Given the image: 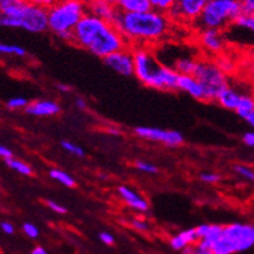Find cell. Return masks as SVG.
I'll list each match as a JSON object with an SVG mask.
<instances>
[{
	"mask_svg": "<svg viewBox=\"0 0 254 254\" xmlns=\"http://www.w3.org/2000/svg\"><path fill=\"white\" fill-rule=\"evenodd\" d=\"M104 64L114 71L115 73L124 77H130L134 75V53L133 48L126 47L117 51L104 59Z\"/></svg>",
	"mask_w": 254,
	"mask_h": 254,
	"instance_id": "11",
	"label": "cell"
},
{
	"mask_svg": "<svg viewBox=\"0 0 254 254\" xmlns=\"http://www.w3.org/2000/svg\"><path fill=\"white\" fill-rule=\"evenodd\" d=\"M200 179H201V181L206 182V184H216V182L220 181L221 177L220 175L215 172H204L200 175Z\"/></svg>",
	"mask_w": 254,
	"mask_h": 254,
	"instance_id": "33",
	"label": "cell"
},
{
	"mask_svg": "<svg viewBox=\"0 0 254 254\" xmlns=\"http://www.w3.org/2000/svg\"><path fill=\"white\" fill-rule=\"evenodd\" d=\"M134 76L144 86L161 91H177L180 73L162 64L149 46H134Z\"/></svg>",
	"mask_w": 254,
	"mask_h": 254,
	"instance_id": "3",
	"label": "cell"
},
{
	"mask_svg": "<svg viewBox=\"0 0 254 254\" xmlns=\"http://www.w3.org/2000/svg\"><path fill=\"white\" fill-rule=\"evenodd\" d=\"M198 60L192 57L191 55H186V56L181 57L176 64H173V70L177 71L180 75H193L197 67Z\"/></svg>",
	"mask_w": 254,
	"mask_h": 254,
	"instance_id": "21",
	"label": "cell"
},
{
	"mask_svg": "<svg viewBox=\"0 0 254 254\" xmlns=\"http://www.w3.org/2000/svg\"><path fill=\"white\" fill-rule=\"evenodd\" d=\"M100 239H101V242H103V243L108 244V246H109V244L114 243V237H113L110 233H106V232L100 233Z\"/></svg>",
	"mask_w": 254,
	"mask_h": 254,
	"instance_id": "41",
	"label": "cell"
},
{
	"mask_svg": "<svg viewBox=\"0 0 254 254\" xmlns=\"http://www.w3.org/2000/svg\"><path fill=\"white\" fill-rule=\"evenodd\" d=\"M87 10L95 17L110 23H115L118 15H119V10L117 6L103 3V1H96V0H90L87 3Z\"/></svg>",
	"mask_w": 254,
	"mask_h": 254,
	"instance_id": "17",
	"label": "cell"
},
{
	"mask_svg": "<svg viewBox=\"0 0 254 254\" xmlns=\"http://www.w3.org/2000/svg\"><path fill=\"white\" fill-rule=\"evenodd\" d=\"M242 119H243L244 122H246V123L248 124V126H251L252 128L254 129V110H252V112L247 113V114L244 115V117L242 118Z\"/></svg>",
	"mask_w": 254,
	"mask_h": 254,
	"instance_id": "43",
	"label": "cell"
},
{
	"mask_svg": "<svg viewBox=\"0 0 254 254\" xmlns=\"http://www.w3.org/2000/svg\"><path fill=\"white\" fill-rule=\"evenodd\" d=\"M223 229L224 226L218 225V224H201V225L196 228L200 240H205V242L211 244L212 247L220 239L221 234H223Z\"/></svg>",
	"mask_w": 254,
	"mask_h": 254,
	"instance_id": "19",
	"label": "cell"
},
{
	"mask_svg": "<svg viewBox=\"0 0 254 254\" xmlns=\"http://www.w3.org/2000/svg\"><path fill=\"white\" fill-rule=\"evenodd\" d=\"M118 195H119L120 198L126 202V205H128L129 207H131V209L135 210V211H148V201H147L142 195H139L137 191L133 190L131 187L122 185V186L118 187Z\"/></svg>",
	"mask_w": 254,
	"mask_h": 254,
	"instance_id": "14",
	"label": "cell"
},
{
	"mask_svg": "<svg viewBox=\"0 0 254 254\" xmlns=\"http://www.w3.org/2000/svg\"><path fill=\"white\" fill-rule=\"evenodd\" d=\"M10 1H15V0H0V4H4V3H10Z\"/></svg>",
	"mask_w": 254,
	"mask_h": 254,
	"instance_id": "49",
	"label": "cell"
},
{
	"mask_svg": "<svg viewBox=\"0 0 254 254\" xmlns=\"http://www.w3.org/2000/svg\"><path fill=\"white\" fill-rule=\"evenodd\" d=\"M122 32L128 45L149 46L159 42L170 31L171 18L166 13L154 9L140 13H122L119 11L114 23Z\"/></svg>",
	"mask_w": 254,
	"mask_h": 254,
	"instance_id": "2",
	"label": "cell"
},
{
	"mask_svg": "<svg viewBox=\"0 0 254 254\" xmlns=\"http://www.w3.org/2000/svg\"><path fill=\"white\" fill-rule=\"evenodd\" d=\"M0 226H1V229H3V232L6 233V234H13V233L15 232L14 225H13V224H11V223H9V221H1Z\"/></svg>",
	"mask_w": 254,
	"mask_h": 254,
	"instance_id": "40",
	"label": "cell"
},
{
	"mask_svg": "<svg viewBox=\"0 0 254 254\" xmlns=\"http://www.w3.org/2000/svg\"><path fill=\"white\" fill-rule=\"evenodd\" d=\"M134 133L138 138L154 143H162L167 147H179L184 143V137L180 131L163 130L153 127H137Z\"/></svg>",
	"mask_w": 254,
	"mask_h": 254,
	"instance_id": "10",
	"label": "cell"
},
{
	"mask_svg": "<svg viewBox=\"0 0 254 254\" xmlns=\"http://www.w3.org/2000/svg\"><path fill=\"white\" fill-rule=\"evenodd\" d=\"M46 205H47L48 209L52 210V211L56 212V214H60V215H64V214L67 212V209H66V207L60 205L59 202L52 201V200H47V201H46Z\"/></svg>",
	"mask_w": 254,
	"mask_h": 254,
	"instance_id": "34",
	"label": "cell"
},
{
	"mask_svg": "<svg viewBox=\"0 0 254 254\" xmlns=\"http://www.w3.org/2000/svg\"><path fill=\"white\" fill-rule=\"evenodd\" d=\"M0 52L3 55L15 57H24L27 55V51L19 45H11V43H1L0 45Z\"/></svg>",
	"mask_w": 254,
	"mask_h": 254,
	"instance_id": "26",
	"label": "cell"
},
{
	"mask_svg": "<svg viewBox=\"0 0 254 254\" xmlns=\"http://www.w3.org/2000/svg\"><path fill=\"white\" fill-rule=\"evenodd\" d=\"M214 247L205 240H198L196 244L182 249V254H214Z\"/></svg>",
	"mask_w": 254,
	"mask_h": 254,
	"instance_id": "22",
	"label": "cell"
},
{
	"mask_svg": "<svg viewBox=\"0 0 254 254\" xmlns=\"http://www.w3.org/2000/svg\"><path fill=\"white\" fill-rule=\"evenodd\" d=\"M228 43L240 47H254V15L243 13L224 29Z\"/></svg>",
	"mask_w": 254,
	"mask_h": 254,
	"instance_id": "9",
	"label": "cell"
},
{
	"mask_svg": "<svg viewBox=\"0 0 254 254\" xmlns=\"http://www.w3.org/2000/svg\"><path fill=\"white\" fill-rule=\"evenodd\" d=\"M151 3L152 9L167 14L168 11L173 8V5L176 3V0H151Z\"/></svg>",
	"mask_w": 254,
	"mask_h": 254,
	"instance_id": "28",
	"label": "cell"
},
{
	"mask_svg": "<svg viewBox=\"0 0 254 254\" xmlns=\"http://www.w3.org/2000/svg\"><path fill=\"white\" fill-rule=\"evenodd\" d=\"M134 166L138 171H140V172H144V173H149V175L158 172V168H157V166H154L153 163L145 162V161H140V159L139 161H135Z\"/></svg>",
	"mask_w": 254,
	"mask_h": 254,
	"instance_id": "31",
	"label": "cell"
},
{
	"mask_svg": "<svg viewBox=\"0 0 254 254\" xmlns=\"http://www.w3.org/2000/svg\"><path fill=\"white\" fill-rule=\"evenodd\" d=\"M32 254H47V252H46L42 247H36V248L32 251Z\"/></svg>",
	"mask_w": 254,
	"mask_h": 254,
	"instance_id": "47",
	"label": "cell"
},
{
	"mask_svg": "<svg viewBox=\"0 0 254 254\" xmlns=\"http://www.w3.org/2000/svg\"><path fill=\"white\" fill-rule=\"evenodd\" d=\"M179 90L189 94L195 100L206 101L204 87L201 86L200 81L195 77V75H180Z\"/></svg>",
	"mask_w": 254,
	"mask_h": 254,
	"instance_id": "16",
	"label": "cell"
},
{
	"mask_svg": "<svg viewBox=\"0 0 254 254\" xmlns=\"http://www.w3.org/2000/svg\"><path fill=\"white\" fill-rule=\"evenodd\" d=\"M243 13L240 0H209L195 25L200 29L224 31Z\"/></svg>",
	"mask_w": 254,
	"mask_h": 254,
	"instance_id": "6",
	"label": "cell"
},
{
	"mask_svg": "<svg viewBox=\"0 0 254 254\" xmlns=\"http://www.w3.org/2000/svg\"><path fill=\"white\" fill-rule=\"evenodd\" d=\"M209 0H176V3L167 13L171 19H184L193 22L200 18Z\"/></svg>",
	"mask_w": 254,
	"mask_h": 254,
	"instance_id": "12",
	"label": "cell"
},
{
	"mask_svg": "<svg viewBox=\"0 0 254 254\" xmlns=\"http://www.w3.org/2000/svg\"><path fill=\"white\" fill-rule=\"evenodd\" d=\"M96 1H103V3L112 4V5H115V3H117V0H96Z\"/></svg>",
	"mask_w": 254,
	"mask_h": 254,
	"instance_id": "48",
	"label": "cell"
},
{
	"mask_svg": "<svg viewBox=\"0 0 254 254\" xmlns=\"http://www.w3.org/2000/svg\"><path fill=\"white\" fill-rule=\"evenodd\" d=\"M0 156H1V158H4L6 161L9 158H13V152L8 147H5V145H1L0 147Z\"/></svg>",
	"mask_w": 254,
	"mask_h": 254,
	"instance_id": "42",
	"label": "cell"
},
{
	"mask_svg": "<svg viewBox=\"0 0 254 254\" xmlns=\"http://www.w3.org/2000/svg\"><path fill=\"white\" fill-rule=\"evenodd\" d=\"M131 226L135 230H138V232H148L149 230V225L144 220H142V219H134V220L131 221Z\"/></svg>",
	"mask_w": 254,
	"mask_h": 254,
	"instance_id": "37",
	"label": "cell"
},
{
	"mask_svg": "<svg viewBox=\"0 0 254 254\" xmlns=\"http://www.w3.org/2000/svg\"><path fill=\"white\" fill-rule=\"evenodd\" d=\"M240 96H242V92H238L237 90L233 89L232 86H228L225 90L221 91V94L219 95L216 103L220 106H223L224 109L228 110H237L238 105H239Z\"/></svg>",
	"mask_w": 254,
	"mask_h": 254,
	"instance_id": "20",
	"label": "cell"
},
{
	"mask_svg": "<svg viewBox=\"0 0 254 254\" xmlns=\"http://www.w3.org/2000/svg\"><path fill=\"white\" fill-rule=\"evenodd\" d=\"M244 13L254 15V0H240Z\"/></svg>",
	"mask_w": 254,
	"mask_h": 254,
	"instance_id": "38",
	"label": "cell"
},
{
	"mask_svg": "<svg viewBox=\"0 0 254 254\" xmlns=\"http://www.w3.org/2000/svg\"><path fill=\"white\" fill-rule=\"evenodd\" d=\"M0 24L4 28L23 29L29 33L48 31V9L15 0L0 4Z\"/></svg>",
	"mask_w": 254,
	"mask_h": 254,
	"instance_id": "4",
	"label": "cell"
},
{
	"mask_svg": "<svg viewBox=\"0 0 254 254\" xmlns=\"http://www.w3.org/2000/svg\"><path fill=\"white\" fill-rule=\"evenodd\" d=\"M28 100L23 96H14V98H10L5 103L6 109L11 110V112H17V110H24L27 106H28Z\"/></svg>",
	"mask_w": 254,
	"mask_h": 254,
	"instance_id": "27",
	"label": "cell"
},
{
	"mask_svg": "<svg viewBox=\"0 0 254 254\" xmlns=\"http://www.w3.org/2000/svg\"><path fill=\"white\" fill-rule=\"evenodd\" d=\"M61 147L66 152L73 154V156H78V157H84L85 156L84 149H82L80 145H77V144H75V143L70 142V140H62Z\"/></svg>",
	"mask_w": 254,
	"mask_h": 254,
	"instance_id": "29",
	"label": "cell"
},
{
	"mask_svg": "<svg viewBox=\"0 0 254 254\" xmlns=\"http://www.w3.org/2000/svg\"><path fill=\"white\" fill-rule=\"evenodd\" d=\"M254 110V98L252 94H242L240 96L239 105H238L235 113L239 118H243L247 113Z\"/></svg>",
	"mask_w": 254,
	"mask_h": 254,
	"instance_id": "25",
	"label": "cell"
},
{
	"mask_svg": "<svg viewBox=\"0 0 254 254\" xmlns=\"http://www.w3.org/2000/svg\"><path fill=\"white\" fill-rule=\"evenodd\" d=\"M76 106L80 110H86L87 109V101L84 98H77L76 99Z\"/></svg>",
	"mask_w": 254,
	"mask_h": 254,
	"instance_id": "44",
	"label": "cell"
},
{
	"mask_svg": "<svg viewBox=\"0 0 254 254\" xmlns=\"http://www.w3.org/2000/svg\"><path fill=\"white\" fill-rule=\"evenodd\" d=\"M56 89L59 90L60 92H70L71 91V87L66 84H57Z\"/></svg>",
	"mask_w": 254,
	"mask_h": 254,
	"instance_id": "45",
	"label": "cell"
},
{
	"mask_svg": "<svg viewBox=\"0 0 254 254\" xmlns=\"http://www.w3.org/2000/svg\"><path fill=\"white\" fill-rule=\"evenodd\" d=\"M170 244H171V247H172L173 249H176V251H182V249L186 248V247L189 246V244H187L186 242L184 240V238L180 235V233L177 235H175V237L171 238Z\"/></svg>",
	"mask_w": 254,
	"mask_h": 254,
	"instance_id": "32",
	"label": "cell"
},
{
	"mask_svg": "<svg viewBox=\"0 0 254 254\" xmlns=\"http://www.w3.org/2000/svg\"><path fill=\"white\" fill-rule=\"evenodd\" d=\"M243 143L247 147H249V148L254 149V130L248 131V133H246L243 135Z\"/></svg>",
	"mask_w": 254,
	"mask_h": 254,
	"instance_id": "39",
	"label": "cell"
},
{
	"mask_svg": "<svg viewBox=\"0 0 254 254\" xmlns=\"http://www.w3.org/2000/svg\"><path fill=\"white\" fill-rule=\"evenodd\" d=\"M195 77L204 87L206 101H216L223 90L229 86L226 73L219 64L209 60H198Z\"/></svg>",
	"mask_w": 254,
	"mask_h": 254,
	"instance_id": "8",
	"label": "cell"
},
{
	"mask_svg": "<svg viewBox=\"0 0 254 254\" xmlns=\"http://www.w3.org/2000/svg\"><path fill=\"white\" fill-rule=\"evenodd\" d=\"M48 175H50L51 179L55 180V181H57V182H60V184L64 185V186L73 187L76 185L75 179H73L71 175H68V173L64 172V171L59 170V168H52V170H50Z\"/></svg>",
	"mask_w": 254,
	"mask_h": 254,
	"instance_id": "23",
	"label": "cell"
},
{
	"mask_svg": "<svg viewBox=\"0 0 254 254\" xmlns=\"http://www.w3.org/2000/svg\"><path fill=\"white\" fill-rule=\"evenodd\" d=\"M23 230H24L25 235H28L29 238H37L39 234L38 228L32 223H25L24 225H23Z\"/></svg>",
	"mask_w": 254,
	"mask_h": 254,
	"instance_id": "36",
	"label": "cell"
},
{
	"mask_svg": "<svg viewBox=\"0 0 254 254\" xmlns=\"http://www.w3.org/2000/svg\"><path fill=\"white\" fill-rule=\"evenodd\" d=\"M73 43L103 60L117 51L129 47L114 23L100 19L91 13H87L73 31Z\"/></svg>",
	"mask_w": 254,
	"mask_h": 254,
	"instance_id": "1",
	"label": "cell"
},
{
	"mask_svg": "<svg viewBox=\"0 0 254 254\" xmlns=\"http://www.w3.org/2000/svg\"><path fill=\"white\" fill-rule=\"evenodd\" d=\"M24 112L33 117H53L61 112V106L53 100H36L29 103Z\"/></svg>",
	"mask_w": 254,
	"mask_h": 254,
	"instance_id": "15",
	"label": "cell"
},
{
	"mask_svg": "<svg viewBox=\"0 0 254 254\" xmlns=\"http://www.w3.org/2000/svg\"><path fill=\"white\" fill-rule=\"evenodd\" d=\"M234 171L242 176L243 179H246L247 181H252L254 182V170L252 167L247 165H235L234 166Z\"/></svg>",
	"mask_w": 254,
	"mask_h": 254,
	"instance_id": "30",
	"label": "cell"
},
{
	"mask_svg": "<svg viewBox=\"0 0 254 254\" xmlns=\"http://www.w3.org/2000/svg\"><path fill=\"white\" fill-rule=\"evenodd\" d=\"M198 39L202 47L212 53L223 51V48L228 43L225 33L221 29H200Z\"/></svg>",
	"mask_w": 254,
	"mask_h": 254,
	"instance_id": "13",
	"label": "cell"
},
{
	"mask_svg": "<svg viewBox=\"0 0 254 254\" xmlns=\"http://www.w3.org/2000/svg\"><path fill=\"white\" fill-rule=\"evenodd\" d=\"M87 13L85 0H60L48 9V29L62 41L73 43V31Z\"/></svg>",
	"mask_w": 254,
	"mask_h": 254,
	"instance_id": "5",
	"label": "cell"
},
{
	"mask_svg": "<svg viewBox=\"0 0 254 254\" xmlns=\"http://www.w3.org/2000/svg\"><path fill=\"white\" fill-rule=\"evenodd\" d=\"M6 166H8L10 170L15 171V172L20 173V175H24V176H31L32 175V167L28 165V163H25L24 161L22 159H18V158H9L5 161Z\"/></svg>",
	"mask_w": 254,
	"mask_h": 254,
	"instance_id": "24",
	"label": "cell"
},
{
	"mask_svg": "<svg viewBox=\"0 0 254 254\" xmlns=\"http://www.w3.org/2000/svg\"><path fill=\"white\" fill-rule=\"evenodd\" d=\"M254 246V225L233 223L224 226L220 239L214 244V254H233Z\"/></svg>",
	"mask_w": 254,
	"mask_h": 254,
	"instance_id": "7",
	"label": "cell"
},
{
	"mask_svg": "<svg viewBox=\"0 0 254 254\" xmlns=\"http://www.w3.org/2000/svg\"><path fill=\"white\" fill-rule=\"evenodd\" d=\"M25 3L33 4L37 6H43L46 9H50L51 6H53L56 3H59L60 0H24Z\"/></svg>",
	"mask_w": 254,
	"mask_h": 254,
	"instance_id": "35",
	"label": "cell"
},
{
	"mask_svg": "<svg viewBox=\"0 0 254 254\" xmlns=\"http://www.w3.org/2000/svg\"><path fill=\"white\" fill-rule=\"evenodd\" d=\"M115 6L122 13H140L152 9L151 0H117Z\"/></svg>",
	"mask_w": 254,
	"mask_h": 254,
	"instance_id": "18",
	"label": "cell"
},
{
	"mask_svg": "<svg viewBox=\"0 0 254 254\" xmlns=\"http://www.w3.org/2000/svg\"><path fill=\"white\" fill-rule=\"evenodd\" d=\"M252 95H253V98H254V91H253V94H252Z\"/></svg>",
	"mask_w": 254,
	"mask_h": 254,
	"instance_id": "50",
	"label": "cell"
},
{
	"mask_svg": "<svg viewBox=\"0 0 254 254\" xmlns=\"http://www.w3.org/2000/svg\"><path fill=\"white\" fill-rule=\"evenodd\" d=\"M248 60H249V62H251V67L253 68L254 70V47H252V48H249V52H248Z\"/></svg>",
	"mask_w": 254,
	"mask_h": 254,
	"instance_id": "46",
	"label": "cell"
}]
</instances>
